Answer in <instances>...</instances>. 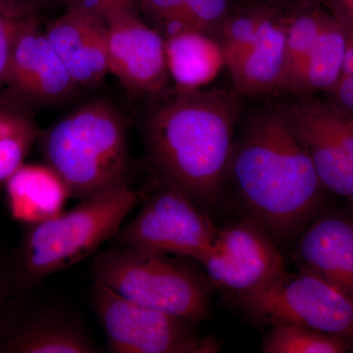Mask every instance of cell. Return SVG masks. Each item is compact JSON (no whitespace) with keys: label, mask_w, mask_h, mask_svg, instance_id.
<instances>
[{"label":"cell","mask_w":353,"mask_h":353,"mask_svg":"<svg viewBox=\"0 0 353 353\" xmlns=\"http://www.w3.org/2000/svg\"><path fill=\"white\" fill-rule=\"evenodd\" d=\"M229 183L243 217L263 228L280 248L325 210L328 194L281 102L241 114Z\"/></svg>","instance_id":"obj_1"},{"label":"cell","mask_w":353,"mask_h":353,"mask_svg":"<svg viewBox=\"0 0 353 353\" xmlns=\"http://www.w3.org/2000/svg\"><path fill=\"white\" fill-rule=\"evenodd\" d=\"M157 97L143 127L154 179L188 194L209 212L229 183L243 97L226 88H174Z\"/></svg>","instance_id":"obj_2"},{"label":"cell","mask_w":353,"mask_h":353,"mask_svg":"<svg viewBox=\"0 0 353 353\" xmlns=\"http://www.w3.org/2000/svg\"><path fill=\"white\" fill-rule=\"evenodd\" d=\"M44 163L83 201L130 187L128 126L110 101L95 99L61 118L39 138Z\"/></svg>","instance_id":"obj_3"},{"label":"cell","mask_w":353,"mask_h":353,"mask_svg":"<svg viewBox=\"0 0 353 353\" xmlns=\"http://www.w3.org/2000/svg\"><path fill=\"white\" fill-rule=\"evenodd\" d=\"M139 199L131 188H121L83 199L50 219L22 224L12 250L16 296L38 290L48 276L79 263L112 240Z\"/></svg>","instance_id":"obj_4"},{"label":"cell","mask_w":353,"mask_h":353,"mask_svg":"<svg viewBox=\"0 0 353 353\" xmlns=\"http://www.w3.org/2000/svg\"><path fill=\"white\" fill-rule=\"evenodd\" d=\"M196 261L137 246L113 245L92 260V282L123 299L194 323L208 319L214 287Z\"/></svg>","instance_id":"obj_5"},{"label":"cell","mask_w":353,"mask_h":353,"mask_svg":"<svg viewBox=\"0 0 353 353\" xmlns=\"http://www.w3.org/2000/svg\"><path fill=\"white\" fill-rule=\"evenodd\" d=\"M230 301L262 324L299 325L353 345V296L312 272L285 269L257 289Z\"/></svg>","instance_id":"obj_6"},{"label":"cell","mask_w":353,"mask_h":353,"mask_svg":"<svg viewBox=\"0 0 353 353\" xmlns=\"http://www.w3.org/2000/svg\"><path fill=\"white\" fill-rule=\"evenodd\" d=\"M90 303L109 350L115 353H215L214 336H202L197 323L139 305L112 290L92 284Z\"/></svg>","instance_id":"obj_7"},{"label":"cell","mask_w":353,"mask_h":353,"mask_svg":"<svg viewBox=\"0 0 353 353\" xmlns=\"http://www.w3.org/2000/svg\"><path fill=\"white\" fill-rule=\"evenodd\" d=\"M138 215L113 236V245L137 246L197 261L219 228L210 213L181 190L153 180Z\"/></svg>","instance_id":"obj_8"},{"label":"cell","mask_w":353,"mask_h":353,"mask_svg":"<svg viewBox=\"0 0 353 353\" xmlns=\"http://www.w3.org/2000/svg\"><path fill=\"white\" fill-rule=\"evenodd\" d=\"M32 292L0 313V353H99L80 313L68 303Z\"/></svg>","instance_id":"obj_9"},{"label":"cell","mask_w":353,"mask_h":353,"mask_svg":"<svg viewBox=\"0 0 353 353\" xmlns=\"http://www.w3.org/2000/svg\"><path fill=\"white\" fill-rule=\"evenodd\" d=\"M281 105L325 189L353 208V116L317 95L290 97Z\"/></svg>","instance_id":"obj_10"},{"label":"cell","mask_w":353,"mask_h":353,"mask_svg":"<svg viewBox=\"0 0 353 353\" xmlns=\"http://www.w3.org/2000/svg\"><path fill=\"white\" fill-rule=\"evenodd\" d=\"M196 263L229 299L257 289L285 269L281 248L263 228L243 216L219 229Z\"/></svg>","instance_id":"obj_11"},{"label":"cell","mask_w":353,"mask_h":353,"mask_svg":"<svg viewBox=\"0 0 353 353\" xmlns=\"http://www.w3.org/2000/svg\"><path fill=\"white\" fill-rule=\"evenodd\" d=\"M80 88L51 46L39 15L25 17L14 41L2 90L34 112L71 101Z\"/></svg>","instance_id":"obj_12"},{"label":"cell","mask_w":353,"mask_h":353,"mask_svg":"<svg viewBox=\"0 0 353 353\" xmlns=\"http://www.w3.org/2000/svg\"><path fill=\"white\" fill-rule=\"evenodd\" d=\"M106 25L109 73L132 94L157 97L166 92L170 77L161 32L137 12L123 14Z\"/></svg>","instance_id":"obj_13"},{"label":"cell","mask_w":353,"mask_h":353,"mask_svg":"<svg viewBox=\"0 0 353 353\" xmlns=\"http://www.w3.org/2000/svg\"><path fill=\"white\" fill-rule=\"evenodd\" d=\"M46 37L62 63L80 88H94L109 73L108 25L77 3L48 20Z\"/></svg>","instance_id":"obj_14"},{"label":"cell","mask_w":353,"mask_h":353,"mask_svg":"<svg viewBox=\"0 0 353 353\" xmlns=\"http://www.w3.org/2000/svg\"><path fill=\"white\" fill-rule=\"evenodd\" d=\"M297 269L312 272L353 296V217L324 210L292 241Z\"/></svg>","instance_id":"obj_15"},{"label":"cell","mask_w":353,"mask_h":353,"mask_svg":"<svg viewBox=\"0 0 353 353\" xmlns=\"http://www.w3.org/2000/svg\"><path fill=\"white\" fill-rule=\"evenodd\" d=\"M288 17L285 14L268 9L256 39L239 63L229 70L234 90L241 97L262 99L281 94Z\"/></svg>","instance_id":"obj_16"},{"label":"cell","mask_w":353,"mask_h":353,"mask_svg":"<svg viewBox=\"0 0 353 353\" xmlns=\"http://www.w3.org/2000/svg\"><path fill=\"white\" fill-rule=\"evenodd\" d=\"M3 189L9 213L21 224L60 214L71 197L63 179L46 163L23 164L7 180Z\"/></svg>","instance_id":"obj_17"},{"label":"cell","mask_w":353,"mask_h":353,"mask_svg":"<svg viewBox=\"0 0 353 353\" xmlns=\"http://www.w3.org/2000/svg\"><path fill=\"white\" fill-rule=\"evenodd\" d=\"M164 39L167 69L175 90H201L226 67L222 48L214 37L182 31Z\"/></svg>","instance_id":"obj_18"},{"label":"cell","mask_w":353,"mask_h":353,"mask_svg":"<svg viewBox=\"0 0 353 353\" xmlns=\"http://www.w3.org/2000/svg\"><path fill=\"white\" fill-rule=\"evenodd\" d=\"M145 14L164 38L182 31H199L219 39L232 12V0H139Z\"/></svg>","instance_id":"obj_19"},{"label":"cell","mask_w":353,"mask_h":353,"mask_svg":"<svg viewBox=\"0 0 353 353\" xmlns=\"http://www.w3.org/2000/svg\"><path fill=\"white\" fill-rule=\"evenodd\" d=\"M345 55V34L339 21L328 10L314 48L289 95L326 94L341 78Z\"/></svg>","instance_id":"obj_20"},{"label":"cell","mask_w":353,"mask_h":353,"mask_svg":"<svg viewBox=\"0 0 353 353\" xmlns=\"http://www.w3.org/2000/svg\"><path fill=\"white\" fill-rule=\"evenodd\" d=\"M34 111L0 90V190L41 136Z\"/></svg>","instance_id":"obj_21"},{"label":"cell","mask_w":353,"mask_h":353,"mask_svg":"<svg viewBox=\"0 0 353 353\" xmlns=\"http://www.w3.org/2000/svg\"><path fill=\"white\" fill-rule=\"evenodd\" d=\"M327 15L328 9L321 6L288 17L285 71L281 94H290L314 48Z\"/></svg>","instance_id":"obj_22"},{"label":"cell","mask_w":353,"mask_h":353,"mask_svg":"<svg viewBox=\"0 0 353 353\" xmlns=\"http://www.w3.org/2000/svg\"><path fill=\"white\" fill-rule=\"evenodd\" d=\"M353 345L340 336L299 325H271L261 345L264 353H345Z\"/></svg>","instance_id":"obj_23"},{"label":"cell","mask_w":353,"mask_h":353,"mask_svg":"<svg viewBox=\"0 0 353 353\" xmlns=\"http://www.w3.org/2000/svg\"><path fill=\"white\" fill-rule=\"evenodd\" d=\"M268 9L243 4L232 10L221 29L219 43L224 53L226 68L239 63L259 34V27Z\"/></svg>","instance_id":"obj_24"},{"label":"cell","mask_w":353,"mask_h":353,"mask_svg":"<svg viewBox=\"0 0 353 353\" xmlns=\"http://www.w3.org/2000/svg\"><path fill=\"white\" fill-rule=\"evenodd\" d=\"M25 17H16L0 10V90L3 88L16 34Z\"/></svg>","instance_id":"obj_25"},{"label":"cell","mask_w":353,"mask_h":353,"mask_svg":"<svg viewBox=\"0 0 353 353\" xmlns=\"http://www.w3.org/2000/svg\"><path fill=\"white\" fill-rule=\"evenodd\" d=\"M69 3L80 4L108 24L123 14L137 12L139 0H70Z\"/></svg>","instance_id":"obj_26"},{"label":"cell","mask_w":353,"mask_h":353,"mask_svg":"<svg viewBox=\"0 0 353 353\" xmlns=\"http://www.w3.org/2000/svg\"><path fill=\"white\" fill-rule=\"evenodd\" d=\"M70 0H0V10L16 16L41 15V13L57 7L67 6Z\"/></svg>","instance_id":"obj_27"},{"label":"cell","mask_w":353,"mask_h":353,"mask_svg":"<svg viewBox=\"0 0 353 353\" xmlns=\"http://www.w3.org/2000/svg\"><path fill=\"white\" fill-rule=\"evenodd\" d=\"M15 296L12 250L0 245V313Z\"/></svg>","instance_id":"obj_28"},{"label":"cell","mask_w":353,"mask_h":353,"mask_svg":"<svg viewBox=\"0 0 353 353\" xmlns=\"http://www.w3.org/2000/svg\"><path fill=\"white\" fill-rule=\"evenodd\" d=\"M243 4L264 7L290 16L309 9L324 6V0H245Z\"/></svg>","instance_id":"obj_29"},{"label":"cell","mask_w":353,"mask_h":353,"mask_svg":"<svg viewBox=\"0 0 353 353\" xmlns=\"http://www.w3.org/2000/svg\"><path fill=\"white\" fill-rule=\"evenodd\" d=\"M326 95L330 101L353 116V73L341 75Z\"/></svg>","instance_id":"obj_30"},{"label":"cell","mask_w":353,"mask_h":353,"mask_svg":"<svg viewBox=\"0 0 353 353\" xmlns=\"http://www.w3.org/2000/svg\"><path fill=\"white\" fill-rule=\"evenodd\" d=\"M324 6L339 9L353 17V0H324Z\"/></svg>","instance_id":"obj_31"}]
</instances>
